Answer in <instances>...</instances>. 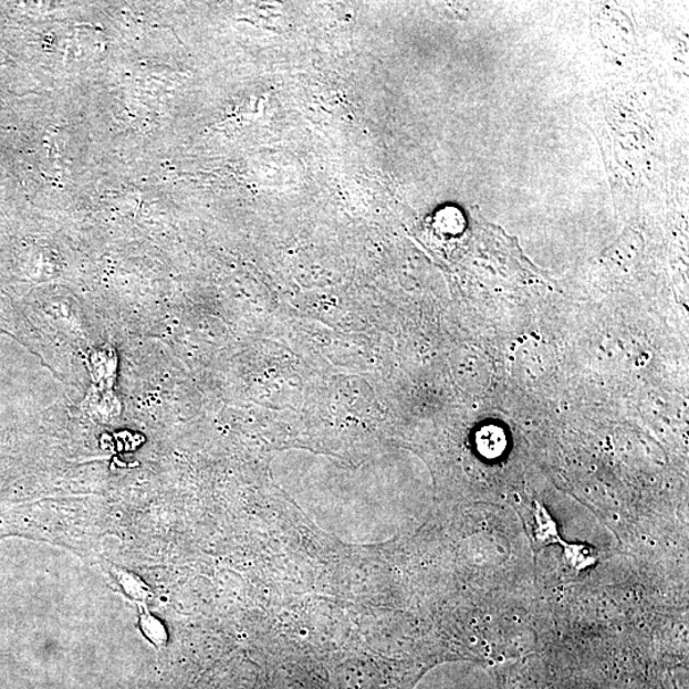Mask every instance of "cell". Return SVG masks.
Listing matches in <instances>:
<instances>
[{"instance_id": "cell-1", "label": "cell", "mask_w": 689, "mask_h": 689, "mask_svg": "<svg viewBox=\"0 0 689 689\" xmlns=\"http://www.w3.org/2000/svg\"><path fill=\"white\" fill-rule=\"evenodd\" d=\"M144 629L146 630V635L155 644H164L166 640L164 633H155L156 629L161 628L159 622L148 617L146 620L143 619Z\"/></svg>"}]
</instances>
